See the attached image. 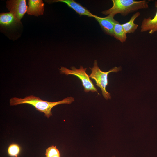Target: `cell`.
I'll return each instance as SVG.
<instances>
[{
	"label": "cell",
	"mask_w": 157,
	"mask_h": 157,
	"mask_svg": "<svg viewBox=\"0 0 157 157\" xmlns=\"http://www.w3.org/2000/svg\"><path fill=\"white\" fill-rule=\"evenodd\" d=\"M74 101V98L70 97L59 101L49 102L42 100L39 97L33 95H31L24 98H12L10 99L9 102L10 106H11L25 104L32 105L38 111L44 113V116L49 118L52 115L51 109L53 107L61 104H69Z\"/></svg>",
	"instance_id": "obj_1"
},
{
	"label": "cell",
	"mask_w": 157,
	"mask_h": 157,
	"mask_svg": "<svg viewBox=\"0 0 157 157\" xmlns=\"http://www.w3.org/2000/svg\"><path fill=\"white\" fill-rule=\"evenodd\" d=\"M113 5L110 8L102 12L105 15H111L114 16L117 14L125 16L139 9L148 7V2L143 0H112Z\"/></svg>",
	"instance_id": "obj_2"
},
{
	"label": "cell",
	"mask_w": 157,
	"mask_h": 157,
	"mask_svg": "<svg viewBox=\"0 0 157 157\" xmlns=\"http://www.w3.org/2000/svg\"><path fill=\"white\" fill-rule=\"evenodd\" d=\"M91 70V73L89 75L90 78L95 81L96 85L99 87L104 97L107 100L111 99L110 94L106 90V88L108 84V75L111 72H117L121 70V67H116L107 72L101 71L98 66L97 61L95 60L93 67H89Z\"/></svg>",
	"instance_id": "obj_3"
},
{
	"label": "cell",
	"mask_w": 157,
	"mask_h": 157,
	"mask_svg": "<svg viewBox=\"0 0 157 157\" xmlns=\"http://www.w3.org/2000/svg\"><path fill=\"white\" fill-rule=\"evenodd\" d=\"M70 68L71 69H69L65 67H61L59 70L61 74H65L67 75L72 74L78 77L82 82L85 92H88L90 91L92 92H96L99 94L89 76L86 73V68H84L82 66H80L79 69L74 67H72Z\"/></svg>",
	"instance_id": "obj_4"
},
{
	"label": "cell",
	"mask_w": 157,
	"mask_h": 157,
	"mask_svg": "<svg viewBox=\"0 0 157 157\" xmlns=\"http://www.w3.org/2000/svg\"><path fill=\"white\" fill-rule=\"evenodd\" d=\"M8 9L19 22L27 12L28 6L25 0H10L6 1Z\"/></svg>",
	"instance_id": "obj_5"
},
{
	"label": "cell",
	"mask_w": 157,
	"mask_h": 157,
	"mask_svg": "<svg viewBox=\"0 0 157 157\" xmlns=\"http://www.w3.org/2000/svg\"><path fill=\"white\" fill-rule=\"evenodd\" d=\"M114 17L108 15L105 17H102L94 15L93 17L98 22L102 29L106 34L113 36V28L117 22L114 19Z\"/></svg>",
	"instance_id": "obj_6"
},
{
	"label": "cell",
	"mask_w": 157,
	"mask_h": 157,
	"mask_svg": "<svg viewBox=\"0 0 157 157\" xmlns=\"http://www.w3.org/2000/svg\"><path fill=\"white\" fill-rule=\"evenodd\" d=\"M155 6L157 11L154 17L152 18L149 17L144 18L142 21L140 26L141 32L149 31V33L152 34L157 31V1H155Z\"/></svg>",
	"instance_id": "obj_7"
},
{
	"label": "cell",
	"mask_w": 157,
	"mask_h": 157,
	"mask_svg": "<svg viewBox=\"0 0 157 157\" xmlns=\"http://www.w3.org/2000/svg\"><path fill=\"white\" fill-rule=\"evenodd\" d=\"M52 1L54 2H61L65 3L80 16L85 15L93 17H94V15L91 13L86 8L74 0H56Z\"/></svg>",
	"instance_id": "obj_8"
},
{
	"label": "cell",
	"mask_w": 157,
	"mask_h": 157,
	"mask_svg": "<svg viewBox=\"0 0 157 157\" xmlns=\"http://www.w3.org/2000/svg\"><path fill=\"white\" fill-rule=\"evenodd\" d=\"M44 5L42 0H29L27 13L36 16L43 14Z\"/></svg>",
	"instance_id": "obj_9"
},
{
	"label": "cell",
	"mask_w": 157,
	"mask_h": 157,
	"mask_svg": "<svg viewBox=\"0 0 157 157\" xmlns=\"http://www.w3.org/2000/svg\"><path fill=\"white\" fill-rule=\"evenodd\" d=\"M20 22L10 12L0 13V25L5 27H10L15 26Z\"/></svg>",
	"instance_id": "obj_10"
},
{
	"label": "cell",
	"mask_w": 157,
	"mask_h": 157,
	"mask_svg": "<svg viewBox=\"0 0 157 157\" xmlns=\"http://www.w3.org/2000/svg\"><path fill=\"white\" fill-rule=\"evenodd\" d=\"M140 15V13L137 12L133 15L129 20L122 24V27L126 33H131L135 31L137 29L138 25L134 23L135 19Z\"/></svg>",
	"instance_id": "obj_11"
},
{
	"label": "cell",
	"mask_w": 157,
	"mask_h": 157,
	"mask_svg": "<svg viewBox=\"0 0 157 157\" xmlns=\"http://www.w3.org/2000/svg\"><path fill=\"white\" fill-rule=\"evenodd\" d=\"M113 37L122 43L125 42L127 39L126 33L122 24L117 21L115 24L113 30Z\"/></svg>",
	"instance_id": "obj_12"
},
{
	"label": "cell",
	"mask_w": 157,
	"mask_h": 157,
	"mask_svg": "<svg viewBox=\"0 0 157 157\" xmlns=\"http://www.w3.org/2000/svg\"><path fill=\"white\" fill-rule=\"evenodd\" d=\"M20 151V147L18 144L13 143L8 147L7 152L8 155L11 157H17Z\"/></svg>",
	"instance_id": "obj_13"
},
{
	"label": "cell",
	"mask_w": 157,
	"mask_h": 157,
	"mask_svg": "<svg viewBox=\"0 0 157 157\" xmlns=\"http://www.w3.org/2000/svg\"><path fill=\"white\" fill-rule=\"evenodd\" d=\"M46 157H60L59 151L56 146H51L46 150Z\"/></svg>",
	"instance_id": "obj_14"
},
{
	"label": "cell",
	"mask_w": 157,
	"mask_h": 157,
	"mask_svg": "<svg viewBox=\"0 0 157 157\" xmlns=\"http://www.w3.org/2000/svg\"><path fill=\"white\" fill-rule=\"evenodd\" d=\"M112 157H115V156H113Z\"/></svg>",
	"instance_id": "obj_15"
}]
</instances>
